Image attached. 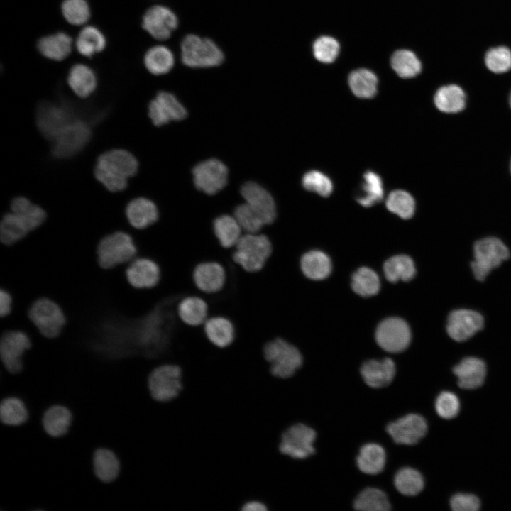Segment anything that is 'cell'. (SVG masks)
I'll return each mask as SVG.
<instances>
[{
    "mask_svg": "<svg viewBox=\"0 0 511 511\" xmlns=\"http://www.w3.org/2000/svg\"><path fill=\"white\" fill-rule=\"evenodd\" d=\"M138 166L137 160L131 153L114 149L98 158L94 175L107 189L119 192L126 187L128 179L136 173Z\"/></svg>",
    "mask_w": 511,
    "mask_h": 511,
    "instance_id": "obj_1",
    "label": "cell"
},
{
    "mask_svg": "<svg viewBox=\"0 0 511 511\" xmlns=\"http://www.w3.org/2000/svg\"><path fill=\"white\" fill-rule=\"evenodd\" d=\"M97 263L109 270L127 265L138 256V248L131 233L116 230L104 235L96 248Z\"/></svg>",
    "mask_w": 511,
    "mask_h": 511,
    "instance_id": "obj_2",
    "label": "cell"
},
{
    "mask_svg": "<svg viewBox=\"0 0 511 511\" xmlns=\"http://www.w3.org/2000/svg\"><path fill=\"white\" fill-rule=\"evenodd\" d=\"M263 356L270 374L277 379H287L301 368L303 358L299 348L282 337L268 341L263 347Z\"/></svg>",
    "mask_w": 511,
    "mask_h": 511,
    "instance_id": "obj_3",
    "label": "cell"
},
{
    "mask_svg": "<svg viewBox=\"0 0 511 511\" xmlns=\"http://www.w3.org/2000/svg\"><path fill=\"white\" fill-rule=\"evenodd\" d=\"M272 253L273 244L266 234L243 233L232 249V258L246 271L255 273L263 268Z\"/></svg>",
    "mask_w": 511,
    "mask_h": 511,
    "instance_id": "obj_4",
    "label": "cell"
},
{
    "mask_svg": "<svg viewBox=\"0 0 511 511\" xmlns=\"http://www.w3.org/2000/svg\"><path fill=\"white\" fill-rule=\"evenodd\" d=\"M151 397L160 402L177 399L184 389L183 371L175 363H164L154 368L148 378Z\"/></svg>",
    "mask_w": 511,
    "mask_h": 511,
    "instance_id": "obj_5",
    "label": "cell"
},
{
    "mask_svg": "<svg viewBox=\"0 0 511 511\" xmlns=\"http://www.w3.org/2000/svg\"><path fill=\"white\" fill-rule=\"evenodd\" d=\"M27 315L38 331L45 337H57L67 324L63 309L55 300L41 297L30 305Z\"/></svg>",
    "mask_w": 511,
    "mask_h": 511,
    "instance_id": "obj_6",
    "label": "cell"
},
{
    "mask_svg": "<svg viewBox=\"0 0 511 511\" xmlns=\"http://www.w3.org/2000/svg\"><path fill=\"white\" fill-rule=\"evenodd\" d=\"M182 62L190 67H210L221 65L224 59L221 50L211 39L194 34L186 35L181 44Z\"/></svg>",
    "mask_w": 511,
    "mask_h": 511,
    "instance_id": "obj_7",
    "label": "cell"
},
{
    "mask_svg": "<svg viewBox=\"0 0 511 511\" xmlns=\"http://www.w3.org/2000/svg\"><path fill=\"white\" fill-rule=\"evenodd\" d=\"M473 256L471 262L473 275L476 280L483 281L493 269L509 258L510 251L499 238L488 237L475 243Z\"/></svg>",
    "mask_w": 511,
    "mask_h": 511,
    "instance_id": "obj_8",
    "label": "cell"
},
{
    "mask_svg": "<svg viewBox=\"0 0 511 511\" xmlns=\"http://www.w3.org/2000/svg\"><path fill=\"white\" fill-rule=\"evenodd\" d=\"M32 346L31 338L20 329H7L0 332V361L11 373H20L23 367V356Z\"/></svg>",
    "mask_w": 511,
    "mask_h": 511,
    "instance_id": "obj_9",
    "label": "cell"
},
{
    "mask_svg": "<svg viewBox=\"0 0 511 511\" xmlns=\"http://www.w3.org/2000/svg\"><path fill=\"white\" fill-rule=\"evenodd\" d=\"M78 119L72 108L62 104L43 102L36 111L37 126L40 133L50 141Z\"/></svg>",
    "mask_w": 511,
    "mask_h": 511,
    "instance_id": "obj_10",
    "label": "cell"
},
{
    "mask_svg": "<svg viewBox=\"0 0 511 511\" xmlns=\"http://www.w3.org/2000/svg\"><path fill=\"white\" fill-rule=\"evenodd\" d=\"M316 432L310 427L297 423L287 428L281 434L279 451L295 459H304L314 453L313 446Z\"/></svg>",
    "mask_w": 511,
    "mask_h": 511,
    "instance_id": "obj_11",
    "label": "cell"
},
{
    "mask_svg": "<svg viewBox=\"0 0 511 511\" xmlns=\"http://www.w3.org/2000/svg\"><path fill=\"white\" fill-rule=\"evenodd\" d=\"M90 137L89 125L78 119L52 141V153L57 158L71 157L85 147Z\"/></svg>",
    "mask_w": 511,
    "mask_h": 511,
    "instance_id": "obj_12",
    "label": "cell"
},
{
    "mask_svg": "<svg viewBox=\"0 0 511 511\" xmlns=\"http://www.w3.org/2000/svg\"><path fill=\"white\" fill-rule=\"evenodd\" d=\"M375 339L380 348L390 353H399L407 348L411 340L408 324L398 317L382 321L377 327Z\"/></svg>",
    "mask_w": 511,
    "mask_h": 511,
    "instance_id": "obj_13",
    "label": "cell"
},
{
    "mask_svg": "<svg viewBox=\"0 0 511 511\" xmlns=\"http://www.w3.org/2000/svg\"><path fill=\"white\" fill-rule=\"evenodd\" d=\"M195 187L207 194L221 191L228 180V169L220 160L211 158L197 164L192 170Z\"/></svg>",
    "mask_w": 511,
    "mask_h": 511,
    "instance_id": "obj_14",
    "label": "cell"
},
{
    "mask_svg": "<svg viewBox=\"0 0 511 511\" xmlns=\"http://www.w3.org/2000/svg\"><path fill=\"white\" fill-rule=\"evenodd\" d=\"M125 275L133 287L150 289L159 283L161 270L155 260L148 257L137 256L126 265Z\"/></svg>",
    "mask_w": 511,
    "mask_h": 511,
    "instance_id": "obj_15",
    "label": "cell"
},
{
    "mask_svg": "<svg viewBox=\"0 0 511 511\" xmlns=\"http://www.w3.org/2000/svg\"><path fill=\"white\" fill-rule=\"evenodd\" d=\"M386 429L395 443L413 445L424 436L427 424L421 415L409 414L388 424Z\"/></svg>",
    "mask_w": 511,
    "mask_h": 511,
    "instance_id": "obj_16",
    "label": "cell"
},
{
    "mask_svg": "<svg viewBox=\"0 0 511 511\" xmlns=\"http://www.w3.org/2000/svg\"><path fill=\"white\" fill-rule=\"evenodd\" d=\"M192 277L195 286L202 295H213L224 287L227 274L221 263L205 260L195 266Z\"/></svg>",
    "mask_w": 511,
    "mask_h": 511,
    "instance_id": "obj_17",
    "label": "cell"
},
{
    "mask_svg": "<svg viewBox=\"0 0 511 511\" xmlns=\"http://www.w3.org/2000/svg\"><path fill=\"white\" fill-rule=\"evenodd\" d=\"M484 319L478 312L459 309L452 311L447 319L446 331L456 341H464L483 327Z\"/></svg>",
    "mask_w": 511,
    "mask_h": 511,
    "instance_id": "obj_18",
    "label": "cell"
},
{
    "mask_svg": "<svg viewBox=\"0 0 511 511\" xmlns=\"http://www.w3.org/2000/svg\"><path fill=\"white\" fill-rule=\"evenodd\" d=\"M241 194L245 202L259 215L265 226L276 221L278 214L275 202L265 188L256 182H248L241 187Z\"/></svg>",
    "mask_w": 511,
    "mask_h": 511,
    "instance_id": "obj_19",
    "label": "cell"
},
{
    "mask_svg": "<svg viewBox=\"0 0 511 511\" xmlns=\"http://www.w3.org/2000/svg\"><path fill=\"white\" fill-rule=\"evenodd\" d=\"M185 106L172 94L160 92L148 106V115L154 125L160 126L170 121H180L187 116Z\"/></svg>",
    "mask_w": 511,
    "mask_h": 511,
    "instance_id": "obj_20",
    "label": "cell"
},
{
    "mask_svg": "<svg viewBox=\"0 0 511 511\" xmlns=\"http://www.w3.org/2000/svg\"><path fill=\"white\" fill-rule=\"evenodd\" d=\"M178 19L168 7L157 5L148 9L143 17V27L157 40L170 38L177 28Z\"/></svg>",
    "mask_w": 511,
    "mask_h": 511,
    "instance_id": "obj_21",
    "label": "cell"
},
{
    "mask_svg": "<svg viewBox=\"0 0 511 511\" xmlns=\"http://www.w3.org/2000/svg\"><path fill=\"white\" fill-rule=\"evenodd\" d=\"M125 214L128 224L136 230L145 229L156 224L160 219L155 204L143 197L131 200L126 207Z\"/></svg>",
    "mask_w": 511,
    "mask_h": 511,
    "instance_id": "obj_22",
    "label": "cell"
},
{
    "mask_svg": "<svg viewBox=\"0 0 511 511\" xmlns=\"http://www.w3.org/2000/svg\"><path fill=\"white\" fill-rule=\"evenodd\" d=\"M395 372V364L388 358L368 360L361 367V375L363 380L373 388L388 385L393 380Z\"/></svg>",
    "mask_w": 511,
    "mask_h": 511,
    "instance_id": "obj_23",
    "label": "cell"
},
{
    "mask_svg": "<svg viewBox=\"0 0 511 511\" xmlns=\"http://www.w3.org/2000/svg\"><path fill=\"white\" fill-rule=\"evenodd\" d=\"M177 314L187 325L202 326L209 317V304L202 295H188L178 302Z\"/></svg>",
    "mask_w": 511,
    "mask_h": 511,
    "instance_id": "obj_24",
    "label": "cell"
},
{
    "mask_svg": "<svg viewBox=\"0 0 511 511\" xmlns=\"http://www.w3.org/2000/svg\"><path fill=\"white\" fill-rule=\"evenodd\" d=\"M453 371L458 378L460 388L472 390L483 385L486 375V366L480 358L468 357L454 366Z\"/></svg>",
    "mask_w": 511,
    "mask_h": 511,
    "instance_id": "obj_25",
    "label": "cell"
},
{
    "mask_svg": "<svg viewBox=\"0 0 511 511\" xmlns=\"http://www.w3.org/2000/svg\"><path fill=\"white\" fill-rule=\"evenodd\" d=\"M203 329L207 339L218 348H226L235 339V326L226 317L221 315L209 317L203 324Z\"/></svg>",
    "mask_w": 511,
    "mask_h": 511,
    "instance_id": "obj_26",
    "label": "cell"
},
{
    "mask_svg": "<svg viewBox=\"0 0 511 511\" xmlns=\"http://www.w3.org/2000/svg\"><path fill=\"white\" fill-rule=\"evenodd\" d=\"M465 89L458 84L448 83L440 86L434 94V103L441 111L447 114L458 113L466 104Z\"/></svg>",
    "mask_w": 511,
    "mask_h": 511,
    "instance_id": "obj_27",
    "label": "cell"
},
{
    "mask_svg": "<svg viewBox=\"0 0 511 511\" xmlns=\"http://www.w3.org/2000/svg\"><path fill=\"white\" fill-rule=\"evenodd\" d=\"M212 229L219 244L224 248H233L243 231L233 214L216 216L212 221Z\"/></svg>",
    "mask_w": 511,
    "mask_h": 511,
    "instance_id": "obj_28",
    "label": "cell"
},
{
    "mask_svg": "<svg viewBox=\"0 0 511 511\" xmlns=\"http://www.w3.org/2000/svg\"><path fill=\"white\" fill-rule=\"evenodd\" d=\"M72 419L71 411L62 405H53L48 407L42 417L45 432L50 436L57 437L65 434Z\"/></svg>",
    "mask_w": 511,
    "mask_h": 511,
    "instance_id": "obj_29",
    "label": "cell"
},
{
    "mask_svg": "<svg viewBox=\"0 0 511 511\" xmlns=\"http://www.w3.org/2000/svg\"><path fill=\"white\" fill-rule=\"evenodd\" d=\"M300 266L307 278L314 280L325 279L331 270V263L328 256L317 250L304 253L300 258Z\"/></svg>",
    "mask_w": 511,
    "mask_h": 511,
    "instance_id": "obj_30",
    "label": "cell"
},
{
    "mask_svg": "<svg viewBox=\"0 0 511 511\" xmlns=\"http://www.w3.org/2000/svg\"><path fill=\"white\" fill-rule=\"evenodd\" d=\"M386 454L384 449L375 443L364 444L356 458L358 468L364 473L375 475L380 473L385 465Z\"/></svg>",
    "mask_w": 511,
    "mask_h": 511,
    "instance_id": "obj_31",
    "label": "cell"
},
{
    "mask_svg": "<svg viewBox=\"0 0 511 511\" xmlns=\"http://www.w3.org/2000/svg\"><path fill=\"white\" fill-rule=\"evenodd\" d=\"M93 466L97 477L106 483L114 480L121 469L118 456L113 451L106 448H99L95 451Z\"/></svg>",
    "mask_w": 511,
    "mask_h": 511,
    "instance_id": "obj_32",
    "label": "cell"
},
{
    "mask_svg": "<svg viewBox=\"0 0 511 511\" xmlns=\"http://www.w3.org/2000/svg\"><path fill=\"white\" fill-rule=\"evenodd\" d=\"M11 211L23 221L30 232L40 228L47 218L43 209L23 197H16L11 201Z\"/></svg>",
    "mask_w": 511,
    "mask_h": 511,
    "instance_id": "obj_33",
    "label": "cell"
},
{
    "mask_svg": "<svg viewBox=\"0 0 511 511\" xmlns=\"http://www.w3.org/2000/svg\"><path fill=\"white\" fill-rule=\"evenodd\" d=\"M38 48L45 57L62 60L71 52L72 39L67 34L60 32L40 39Z\"/></svg>",
    "mask_w": 511,
    "mask_h": 511,
    "instance_id": "obj_34",
    "label": "cell"
},
{
    "mask_svg": "<svg viewBox=\"0 0 511 511\" xmlns=\"http://www.w3.org/2000/svg\"><path fill=\"white\" fill-rule=\"evenodd\" d=\"M23 221L13 212H7L0 223V242L5 246H12L25 238L29 233Z\"/></svg>",
    "mask_w": 511,
    "mask_h": 511,
    "instance_id": "obj_35",
    "label": "cell"
},
{
    "mask_svg": "<svg viewBox=\"0 0 511 511\" xmlns=\"http://www.w3.org/2000/svg\"><path fill=\"white\" fill-rule=\"evenodd\" d=\"M68 84L72 91L79 97L89 96L95 89L97 79L94 72L89 67L77 64L70 70Z\"/></svg>",
    "mask_w": 511,
    "mask_h": 511,
    "instance_id": "obj_36",
    "label": "cell"
},
{
    "mask_svg": "<svg viewBox=\"0 0 511 511\" xmlns=\"http://www.w3.org/2000/svg\"><path fill=\"white\" fill-rule=\"evenodd\" d=\"M383 271L387 280L391 282L409 281L416 273L413 260L406 255L395 256L387 260L383 265Z\"/></svg>",
    "mask_w": 511,
    "mask_h": 511,
    "instance_id": "obj_37",
    "label": "cell"
},
{
    "mask_svg": "<svg viewBox=\"0 0 511 511\" xmlns=\"http://www.w3.org/2000/svg\"><path fill=\"white\" fill-rule=\"evenodd\" d=\"M391 65L400 77L413 78L419 75L422 70V62L412 50H400L391 57Z\"/></svg>",
    "mask_w": 511,
    "mask_h": 511,
    "instance_id": "obj_38",
    "label": "cell"
},
{
    "mask_svg": "<svg viewBox=\"0 0 511 511\" xmlns=\"http://www.w3.org/2000/svg\"><path fill=\"white\" fill-rule=\"evenodd\" d=\"M348 84L357 97L369 99L373 97L377 92L378 78L369 70L358 69L350 74Z\"/></svg>",
    "mask_w": 511,
    "mask_h": 511,
    "instance_id": "obj_39",
    "label": "cell"
},
{
    "mask_svg": "<svg viewBox=\"0 0 511 511\" xmlns=\"http://www.w3.org/2000/svg\"><path fill=\"white\" fill-rule=\"evenodd\" d=\"M28 409L23 401L14 396L4 398L0 402V421L10 426H18L28 419Z\"/></svg>",
    "mask_w": 511,
    "mask_h": 511,
    "instance_id": "obj_40",
    "label": "cell"
},
{
    "mask_svg": "<svg viewBox=\"0 0 511 511\" xmlns=\"http://www.w3.org/2000/svg\"><path fill=\"white\" fill-rule=\"evenodd\" d=\"M174 62L172 51L163 45L151 48L144 57V63L147 70L157 75L167 73L172 68Z\"/></svg>",
    "mask_w": 511,
    "mask_h": 511,
    "instance_id": "obj_41",
    "label": "cell"
},
{
    "mask_svg": "<svg viewBox=\"0 0 511 511\" xmlns=\"http://www.w3.org/2000/svg\"><path fill=\"white\" fill-rule=\"evenodd\" d=\"M354 508L362 511H388L391 508L387 495L375 488H366L356 497Z\"/></svg>",
    "mask_w": 511,
    "mask_h": 511,
    "instance_id": "obj_42",
    "label": "cell"
},
{
    "mask_svg": "<svg viewBox=\"0 0 511 511\" xmlns=\"http://www.w3.org/2000/svg\"><path fill=\"white\" fill-rule=\"evenodd\" d=\"M394 484L401 494L414 496L422 490L424 480L422 474L416 469L404 467L395 473Z\"/></svg>",
    "mask_w": 511,
    "mask_h": 511,
    "instance_id": "obj_43",
    "label": "cell"
},
{
    "mask_svg": "<svg viewBox=\"0 0 511 511\" xmlns=\"http://www.w3.org/2000/svg\"><path fill=\"white\" fill-rule=\"evenodd\" d=\"M353 290L360 296L370 297L376 295L380 287L377 273L367 267H361L355 271L351 278Z\"/></svg>",
    "mask_w": 511,
    "mask_h": 511,
    "instance_id": "obj_44",
    "label": "cell"
},
{
    "mask_svg": "<svg viewBox=\"0 0 511 511\" xmlns=\"http://www.w3.org/2000/svg\"><path fill=\"white\" fill-rule=\"evenodd\" d=\"M486 68L496 75H502L511 70V48L505 45L490 47L484 55Z\"/></svg>",
    "mask_w": 511,
    "mask_h": 511,
    "instance_id": "obj_45",
    "label": "cell"
},
{
    "mask_svg": "<svg viewBox=\"0 0 511 511\" xmlns=\"http://www.w3.org/2000/svg\"><path fill=\"white\" fill-rule=\"evenodd\" d=\"M106 45V39L102 33L97 28L87 26L79 33L76 47L78 52L84 56L91 57L94 53L103 50Z\"/></svg>",
    "mask_w": 511,
    "mask_h": 511,
    "instance_id": "obj_46",
    "label": "cell"
},
{
    "mask_svg": "<svg viewBox=\"0 0 511 511\" xmlns=\"http://www.w3.org/2000/svg\"><path fill=\"white\" fill-rule=\"evenodd\" d=\"M362 192L357 197L358 202L365 207H371L383 197V186L380 177L373 171H367L363 175Z\"/></svg>",
    "mask_w": 511,
    "mask_h": 511,
    "instance_id": "obj_47",
    "label": "cell"
},
{
    "mask_svg": "<svg viewBox=\"0 0 511 511\" xmlns=\"http://www.w3.org/2000/svg\"><path fill=\"white\" fill-rule=\"evenodd\" d=\"M388 209L404 219H410L414 213L415 202L412 196L404 190H395L386 200Z\"/></svg>",
    "mask_w": 511,
    "mask_h": 511,
    "instance_id": "obj_48",
    "label": "cell"
},
{
    "mask_svg": "<svg viewBox=\"0 0 511 511\" xmlns=\"http://www.w3.org/2000/svg\"><path fill=\"white\" fill-rule=\"evenodd\" d=\"M243 233H260L265 226L259 215L246 202L237 205L232 214Z\"/></svg>",
    "mask_w": 511,
    "mask_h": 511,
    "instance_id": "obj_49",
    "label": "cell"
},
{
    "mask_svg": "<svg viewBox=\"0 0 511 511\" xmlns=\"http://www.w3.org/2000/svg\"><path fill=\"white\" fill-rule=\"evenodd\" d=\"M62 11L65 19L73 25L83 24L90 16V9L86 0H65Z\"/></svg>",
    "mask_w": 511,
    "mask_h": 511,
    "instance_id": "obj_50",
    "label": "cell"
},
{
    "mask_svg": "<svg viewBox=\"0 0 511 511\" xmlns=\"http://www.w3.org/2000/svg\"><path fill=\"white\" fill-rule=\"evenodd\" d=\"M302 183L307 190L322 197L329 196L333 191V184L329 177L317 170L307 172L303 176Z\"/></svg>",
    "mask_w": 511,
    "mask_h": 511,
    "instance_id": "obj_51",
    "label": "cell"
},
{
    "mask_svg": "<svg viewBox=\"0 0 511 511\" xmlns=\"http://www.w3.org/2000/svg\"><path fill=\"white\" fill-rule=\"evenodd\" d=\"M339 49L338 41L330 36H322L317 38L313 45L314 57L317 60L324 63L334 62Z\"/></svg>",
    "mask_w": 511,
    "mask_h": 511,
    "instance_id": "obj_52",
    "label": "cell"
},
{
    "mask_svg": "<svg viewBox=\"0 0 511 511\" xmlns=\"http://www.w3.org/2000/svg\"><path fill=\"white\" fill-rule=\"evenodd\" d=\"M435 409L441 418H454L459 412L460 402L458 397L451 392H441L436 399Z\"/></svg>",
    "mask_w": 511,
    "mask_h": 511,
    "instance_id": "obj_53",
    "label": "cell"
},
{
    "mask_svg": "<svg viewBox=\"0 0 511 511\" xmlns=\"http://www.w3.org/2000/svg\"><path fill=\"white\" fill-rule=\"evenodd\" d=\"M450 505L454 511H476L479 509L480 503L479 499L474 495L457 493L451 498Z\"/></svg>",
    "mask_w": 511,
    "mask_h": 511,
    "instance_id": "obj_54",
    "label": "cell"
},
{
    "mask_svg": "<svg viewBox=\"0 0 511 511\" xmlns=\"http://www.w3.org/2000/svg\"><path fill=\"white\" fill-rule=\"evenodd\" d=\"M13 307V298L7 290L0 287V318L9 316Z\"/></svg>",
    "mask_w": 511,
    "mask_h": 511,
    "instance_id": "obj_55",
    "label": "cell"
},
{
    "mask_svg": "<svg viewBox=\"0 0 511 511\" xmlns=\"http://www.w3.org/2000/svg\"><path fill=\"white\" fill-rule=\"evenodd\" d=\"M241 511H268V505L260 499H249L246 500L240 507Z\"/></svg>",
    "mask_w": 511,
    "mask_h": 511,
    "instance_id": "obj_56",
    "label": "cell"
},
{
    "mask_svg": "<svg viewBox=\"0 0 511 511\" xmlns=\"http://www.w3.org/2000/svg\"><path fill=\"white\" fill-rule=\"evenodd\" d=\"M509 104H510V107H511V90H510V93H509Z\"/></svg>",
    "mask_w": 511,
    "mask_h": 511,
    "instance_id": "obj_57",
    "label": "cell"
},
{
    "mask_svg": "<svg viewBox=\"0 0 511 511\" xmlns=\"http://www.w3.org/2000/svg\"><path fill=\"white\" fill-rule=\"evenodd\" d=\"M510 167H511V165H510Z\"/></svg>",
    "mask_w": 511,
    "mask_h": 511,
    "instance_id": "obj_58",
    "label": "cell"
}]
</instances>
